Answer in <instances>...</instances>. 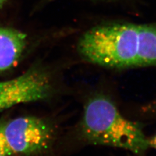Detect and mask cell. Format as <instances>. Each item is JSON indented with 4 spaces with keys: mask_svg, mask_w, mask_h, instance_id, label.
<instances>
[{
    "mask_svg": "<svg viewBox=\"0 0 156 156\" xmlns=\"http://www.w3.org/2000/svg\"><path fill=\"white\" fill-rule=\"evenodd\" d=\"M7 2V0H0V9H1L3 5Z\"/></svg>",
    "mask_w": 156,
    "mask_h": 156,
    "instance_id": "obj_9",
    "label": "cell"
},
{
    "mask_svg": "<svg viewBox=\"0 0 156 156\" xmlns=\"http://www.w3.org/2000/svg\"><path fill=\"white\" fill-rule=\"evenodd\" d=\"M144 111L149 113H156V101L146 107L144 109Z\"/></svg>",
    "mask_w": 156,
    "mask_h": 156,
    "instance_id": "obj_7",
    "label": "cell"
},
{
    "mask_svg": "<svg viewBox=\"0 0 156 156\" xmlns=\"http://www.w3.org/2000/svg\"><path fill=\"white\" fill-rule=\"evenodd\" d=\"M84 61L114 69L156 66V22H111L87 29L77 44Z\"/></svg>",
    "mask_w": 156,
    "mask_h": 156,
    "instance_id": "obj_1",
    "label": "cell"
},
{
    "mask_svg": "<svg viewBox=\"0 0 156 156\" xmlns=\"http://www.w3.org/2000/svg\"><path fill=\"white\" fill-rule=\"evenodd\" d=\"M3 132L2 123H0V156H12Z\"/></svg>",
    "mask_w": 156,
    "mask_h": 156,
    "instance_id": "obj_6",
    "label": "cell"
},
{
    "mask_svg": "<svg viewBox=\"0 0 156 156\" xmlns=\"http://www.w3.org/2000/svg\"><path fill=\"white\" fill-rule=\"evenodd\" d=\"M82 138L87 143L142 154L150 147L141 126L126 119L111 98L97 94L87 100L80 124Z\"/></svg>",
    "mask_w": 156,
    "mask_h": 156,
    "instance_id": "obj_2",
    "label": "cell"
},
{
    "mask_svg": "<svg viewBox=\"0 0 156 156\" xmlns=\"http://www.w3.org/2000/svg\"><path fill=\"white\" fill-rule=\"evenodd\" d=\"M6 143L12 155H33L50 146L53 129L47 121L35 116H20L2 124Z\"/></svg>",
    "mask_w": 156,
    "mask_h": 156,
    "instance_id": "obj_3",
    "label": "cell"
},
{
    "mask_svg": "<svg viewBox=\"0 0 156 156\" xmlns=\"http://www.w3.org/2000/svg\"><path fill=\"white\" fill-rule=\"evenodd\" d=\"M27 36L11 27H0V72L16 65L26 48Z\"/></svg>",
    "mask_w": 156,
    "mask_h": 156,
    "instance_id": "obj_5",
    "label": "cell"
},
{
    "mask_svg": "<svg viewBox=\"0 0 156 156\" xmlns=\"http://www.w3.org/2000/svg\"><path fill=\"white\" fill-rule=\"evenodd\" d=\"M149 142L150 146H152V147L156 150V135L151 139H149Z\"/></svg>",
    "mask_w": 156,
    "mask_h": 156,
    "instance_id": "obj_8",
    "label": "cell"
},
{
    "mask_svg": "<svg viewBox=\"0 0 156 156\" xmlns=\"http://www.w3.org/2000/svg\"><path fill=\"white\" fill-rule=\"evenodd\" d=\"M52 91L50 75L38 68L12 80L0 81V112L20 104L47 99Z\"/></svg>",
    "mask_w": 156,
    "mask_h": 156,
    "instance_id": "obj_4",
    "label": "cell"
}]
</instances>
